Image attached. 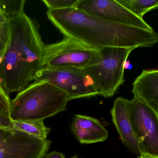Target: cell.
<instances>
[{
  "mask_svg": "<svg viewBox=\"0 0 158 158\" xmlns=\"http://www.w3.org/2000/svg\"><path fill=\"white\" fill-rule=\"evenodd\" d=\"M0 128L14 129L13 122L10 117L0 113Z\"/></svg>",
  "mask_w": 158,
  "mask_h": 158,
  "instance_id": "cell-19",
  "label": "cell"
},
{
  "mask_svg": "<svg viewBox=\"0 0 158 158\" xmlns=\"http://www.w3.org/2000/svg\"><path fill=\"white\" fill-rule=\"evenodd\" d=\"M129 100L119 97L114 100L111 110L112 121L122 142L127 149L135 154L141 153L138 142L135 136L128 113Z\"/></svg>",
  "mask_w": 158,
  "mask_h": 158,
  "instance_id": "cell-10",
  "label": "cell"
},
{
  "mask_svg": "<svg viewBox=\"0 0 158 158\" xmlns=\"http://www.w3.org/2000/svg\"><path fill=\"white\" fill-rule=\"evenodd\" d=\"M43 121H13L14 129L38 139L45 140L47 139L51 129L45 126Z\"/></svg>",
  "mask_w": 158,
  "mask_h": 158,
  "instance_id": "cell-13",
  "label": "cell"
},
{
  "mask_svg": "<svg viewBox=\"0 0 158 158\" xmlns=\"http://www.w3.org/2000/svg\"><path fill=\"white\" fill-rule=\"evenodd\" d=\"M45 158H65L63 153L57 151L49 152L45 156Z\"/></svg>",
  "mask_w": 158,
  "mask_h": 158,
  "instance_id": "cell-20",
  "label": "cell"
},
{
  "mask_svg": "<svg viewBox=\"0 0 158 158\" xmlns=\"http://www.w3.org/2000/svg\"><path fill=\"white\" fill-rule=\"evenodd\" d=\"M10 35V20L0 10V62L8 48Z\"/></svg>",
  "mask_w": 158,
  "mask_h": 158,
  "instance_id": "cell-15",
  "label": "cell"
},
{
  "mask_svg": "<svg viewBox=\"0 0 158 158\" xmlns=\"http://www.w3.org/2000/svg\"><path fill=\"white\" fill-rule=\"evenodd\" d=\"M51 143L15 129L0 128V158H43Z\"/></svg>",
  "mask_w": 158,
  "mask_h": 158,
  "instance_id": "cell-8",
  "label": "cell"
},
{
  "mask_svg": "<svg viewBox=\"0 0 158 158\" xmlns=\"http://www.w3.org/2000/svg\"><path fill=\"white\" fill-rule=\"evenodd\" d=\"M11 100L9 95L0 85V113L10 117Z\"/></svg>",
  "mask_w": 158,
  "mask_h": 158,
  "instance_id": "cell-18",
  "label": "cell"
},
{
  "mask_svg": "<svg viewBox=\"0 0 158 158\" xmlns=\"http://www.w3.org/2000/svg\"><path fill=\"white\" fill-rule=\"evenodd\" d=\"M129 118L141 153L158 155V114L135 98L129 101Z\"/></svg>",
  "mask_w": 158,
  "mask_h": 158,
  "instance_id": "cell-7",
  "label": "cell"
},
{
  "mask_svg": "<svg viewBox=\"0 0 158 158\" xmlns=\"http://www.w3.org/2000/svg\"><path fill=\"white\" fill-rule=\"evenodd\" d=\"M26 2L25 0H0V10L10 19L24 11Z\"/></svg>",
  "mask_w": 158,
  "mask_h": 158,
  "instance_id": "cell-16",
  "label": "cell"
},
{
  "mask_svg": "<svg viewBox=\"0 0 158 158\" xmlns=\"http://www.w3.org/2000/svg\"><path fill=\"white\" fill-rule=\"evenodd\" d=\"M33 81H44L65 92L70 100L91 98L98 92L84 69L75 68L40 69Z\"/></svg>",
  "mask_w": 158,
  "mask_h": 158,
  "instance_id": "cell-6",
  "label": "cell"
},
{
  "mask_svg": "<svg viewBox=\"0 0 158 158\" xmlns=\"http://www.w3.org/2000/svg\"><path fill=\"white\" fill-rule=\"evenodd\" d=\"M130 12L140 19L147 13L157 9L158 0H116Z\"/></svg>",
  "mask_w": 158,
  "mask_h": 158,
  "instance_id": "cell-14",
  "label": "cell"
},
{
  "mask_svg": "<svg viewBox=\"0 0 158 158\" xmlns=\"http://www.w3.org/2000/svg\"><path fill=\"white\" fill-rule=\"evenodd\" d=\"M10 20V39L0 62V85L9 95L23 90L33 81L46 45L37 23L24 11Z\"/></svg>",
  "mask_w": 158,
  "mask_h": 158,
  "instance_id": "cell-2",
  "label": "cell"
},
{
  "mask_svg": "<svg viewBox=\"0 0 158 158\" xmlns=\"http://www.w3.org/2000/svg\"><path fill=\"white\" fill-rule=\"evenodd\" d=\"M134 98L148 105L158 114V71L144 70L133 84Z\"/></svg>",
  "mask_w": 158,
  "mask_h": 158,
  "instance_id": "cell-11",
  "label": "cell"
},
{
  "mask_svg": "<svg viewBox=\"0 0 158 158\" xmlns=\"http://www.w3.org/2000/svg\"><path fill=\"white\" fill-rule=\"evenodd\" d=\"M77 158V157H72V158Z\"/></svg>",
  "mask_w": 158,
  "mask_h": 158,
  "instance_id": "cell-22",
  "label": "cell"
},
{
  "mask_svg": "<svg viewBox=\"0 0 158 158\" xmlns=\"http://www.w3.org/2000/svg\"><path fill=\"white\" fill-rule=\"evenodd\" d=\"M71 129L77 140L82 144L102 142L108 139V131L96 118L76 114Z\"/></svg>",
  "mask_w": 158,
  "mask_h": 158,
  "instance_id": "cell-12",
  "label": "cell"
},
{
  "mask_svg": "<svg viewBox=\"0 0 158 158\" xmlns=\"http://www.w3.org/2000/svg\"><path fill=\"white\" fill-rule=\"evenodd\" d=\"M70 101L69 96L55 86L34 81L11 101L10 117L13 121L44 120L66 110Z\"/></svg>",
  "mask_w": 158,
  "mask_h": 158,
  "instance_id": "cell-3",
  "label": "cell"
},
{
  "mask_svg": "<svg viewBox=\"0 0 158 158\" xmlns=\"http://www.w3.org/2000/svg\"><path fill=\"white\" fill-rule=\"evenodd\" d=\"M80 0H42L49 10L76 8Z\"/></svg>",
  "mask_w": 158,
  "mask_h": 158,
  "instance_id": "cell-17",
  "label": "cell"
},
{
  "mask_svg": "<svg viewBox=\"0 0 158 158\" xmlns=\"http://www.w3.org/2000/svg\"><path fill=\"white\" fill-rule=\"evenodd\" d=\"M100 55L94 48L71 38L64 37L60 42L45 45L40 69L75 68L84 69Z\"/></svg>",
  "mask_w": 158,
  "mask_h": 158,
  "instance_id": "cell-5",
  "label": "cell"
},
{
  "mask_svg": "<svg viewBox=\"0 0 158 158\" xmlns=\"http://www.w3.org/2000/svg\"><path fill=\"white\" fill-rule=\"evenodd\" d=\"M47 16L64 37L97 49L107 48H151L158 35L136 27L115 23L76 8L48 10Z\"/></svg>",
  "mask_w": 158,
  "mask_h": 158,
  "instance_id": "cell-1",
  "label": "cell"
},
{
  "mask_svg": "<svg viewBox=\"0 0 158 158\" xmlns=\"http://www.w3.org/2000/svg\"><path fill=\"white\" fill-rule=\"evenodd\" d=\"M134 48H107L101 49L100 55L84 68L98 95L113 96L123 84L127 60Z\"/></svg>",
  "mask_w": 158,
  "mask_h": 158,
  "instance_id": "cell-4",
  "label": "cell"
},
{
  "mask_svg": "<svg viewBox=\"0 0 158 158\" xmlns=\"http://www.w3.org/2000/svg\"><path fill=\"white\" fill-rule=\"evenodd\" d=\"M76 8L115 23L154 31L143 19L130 12L116 0H80Z\"/></svg>",
  "mask_w": 158,
  "mask_h": 158,
  "instance_id": "cell-9",
  "label": "cell"
},
{
  "mask_svg": "<svg viewBox=\"0 0 158 158\" xmlns=\"http://www.w3.org/2000/svg\"><path fill=\"white\" fill-rule=\"evenodd\" d=\"M138 158H158V155H152L148 153H141Z\"/></svg>",
  "mask_w": 158,
  "mask_h": 158,
  "instance_id": "cell-21",
  "label": "cell"
}]
</instances>
